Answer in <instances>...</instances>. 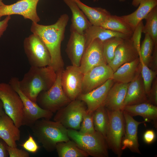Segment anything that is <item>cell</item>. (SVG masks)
Returning a JSON list of instances; mask_svg holds the SVG:
<instances>
[{
    "instance_id": "1",
    "label": "cell",
    "mask_w": 157,
    "mask_h": 157,
    "mask_svg": "<svg viewBox=\"0 0 157 157\" xmlns=\"http://www.w3.org/2000/svg\"><path fill=\"white\" fill-rule=\"evenodd\" d=\"M69 19L68 15L64 14L61 15L53 24L44 25L32 22L31 26V31L40 38L47 48L51 58L49 66L55 72L63 69L61 46Z\"/></svg>"
},
{
    "instance_id": "2",
    "label": "cell",
    "mask_w": 157,
    "mask_h": 157,
    "mask_svg": "<svg viewBox=\"0 0 157 157\" xmlns=\"http://www.w3.org/2000/svg\"><path fill=\"white\" fill-rule=\"evenodd\" d=\"M56 72L49 66L31 67L19 81V86L22 93L32 101L37 103L39 94L49 89L54 83Z\"/></svg>"
},
{
    "instance_id": "3",
    "label": "cell",
    "mask_w": 157,
    "mask_h": 157,
    "mask_svg": "<svg viewBox=\"0 0 157 157\" xmlns=\"http://www.w3.org/2000/svg\"><path fill=\"white\" fill-rule=\"evenodd\" d=\"M30 127L38 142L48 152L54 151L58 143L70 140L67 129L58 122L41 119Z\"/></svg>"
},
{
    "instance_id": "4",
    "label": "cell",
    "mask_w": 157,
    "mask_h": 157,
    "mask_svg": "<svg viewBox=\"0 0 157 157\" xmlns=\"http://www.w3.org/2000/svg\"><path fill=\"white\" fill-rule=\"evenodd\" d=\"M69 138L89 156L93 157H107L108 148L105 138L95 131L91 133H82L78 131L67 129Z\"/></svg>"
},
{
    "instance_id": "5",
    "label": "cell",
    "mask_w": 157,
    "mask_h": 157,
    "mask_svg": "<svg viewBox=\"0 0 157 157\" xmlns=\"http://www.w3.org/2000/svg\"><path fill=\"white\" fill-rule=\"evenodd\" d=\"M63 70L61 69L56 72V79L52 85L47 90L41 92L37 99V103L41 107L53 113L71 101L62 87L61 75Z\"/></svg>"
},
{
    "instance_id": "6",
    "label": "cell",
    "mask_w": 157,
    "mask_h": 157,
    "mask_svg": "<svg viewBox=\"0 0 157 157\" xmlns=\"http://www.w3.org/2000/svg\"><path fill=\"white\" fill-rule=\"evenodd\" d=\"M106 109L108 123L106 139L108 148L118 157H120L122 151V142L125 129V122L123 111Z\"/></svg>"
},
{
    "instance_id": "7",
    "label": "cell",
    "mask_w": 157,
    "mask_h": 157,
    "mask_svg": "<svg viewBox=\"0 0 157 157\" xmlns=\"http://www.w3.org/2000/svg\"><path fill=\"white\" fill-rule=\"evenodd\" d=\"M19 80L17 77L11 78L9 83L18 93L23 102V108L22 126L30 127L36 121L41 119H50L53 113L41 107L26 97L22 92L19 86Z\"/></svg>"
},
{
    "instance_id": "8",
    "label": "cell",
    "mask_w": 157,
    "mask_h": 157,
    "mask_svg": "<svg viewBox=\"0 0 157 157\" xmlns=\"http://www.w3.org/2000/svg\"><path fill=\"white\" fill-rule=\"evenodd\" d=\"M24 52L31 67L50 66L51 58L49 51L40 38L32 33L24 41Z\"/></svg>"
},
{
    "instance_id": "9",
    "label": "cell",
    "mask_w": 157,
    "mask_h": 157,
    "mask_svg": "<svg viewBox=\"0 0 157 157\" xmlns=\"http://www.w3.org/2000/svg\"><path fill=\"white\" fill-rule=\"evenodd\" d=\"M0 100L5 113L19 128L22 126L23 104L18 93L9 83H0Z\"/></svg>"
},
{
    "instance_id": "10",
    "label": "cell",
    "mask_w": 157,
    "mask_h": 157,
    "mask_svg": "<svg viewBox=\"0 0 157 157\" xmlns=\"http://www.w3.org/2000/svg\"><path fill=\"white\" fill-rule=\"evenodd\" d=\"M86 109L85 103L76 99L58 110L53 120L60 123L67 129L79 130L83 115Z\"/></svg>"
},
{
    "instance_id": "11",
    "label": "cell",
    "mask_w": 157,
    "mask_h": 157,
    "mask_svg": "<svg viewBox=\"0 0 157 157\" xmlns=\"http://www.w3.org/2000/svg\"><path fill=\"white\" fill-rule=\"evenodd\" d=\"M83 74L79 67L72 65L63 70L61 83L64 92L71 101L81 94Z\"/></svg>"
},
{
    "instance_id": "12",
    "label": "cell",
    "mask_w": 157,
    "mask_h": 157,
    "mask_svg": "<svg viewBox=\"0 0 157 157\" xmlns=\"http://www.w3.org/2000/svg\"><path fill=\"white\" fill-rule=\"evenodd\" d=\"M39 0H20L10 5L4 4L0 7V18L3 16L18 15L25 19L38 23L40 20L37 12V6Z\"/></svg>"
},
{
    "instance_id": "13",
    "label": "cell",
    "mask_w": 157,
    "mask_h": 157,
    "mask_svg": "<svg viewBox=\"0 0 157 157\" xmlns=\"http://www.w3.org/2000/svg\"><path fill=\"white\" fill-rule=\"evenodd\" d=\"M114 72L108 64L96 66L83 74L81 94L88 93L112 79Z\"/></svg>"
},
{
    "instance_id": "14",
    "label": "cell",
    "mask_w": 157,
    "mask_h": 157,
    "mask_svg": "<svg viewBox=\"0 0 157 157\" xmlns=\"http://www.w3.org/2000/svg\"><path fill=\"white\" fill-rule=\"evenodd\" d=\"M102 42L96 39L85 49L79 66L83 74L96 66L107 64L103 53Z\"/></svg>"
},
{
    "instance_id": "15",
    "label": "cell",
    "mask_w": 157,
    "mask_h": 157,
    "mask_svg": "<svg viewBox=\"0 0 157 157\" xmlns=\"http://www.w3.org/2000/svg\"><path fill=\"white\" fill-rule=\"evenodd\" d=\"M115 82L113 79L108 80L101 85L85 94H81L77 99L84 102L87 110L93 112L103 105L108 91Z\"/></svg>"
},
{
    "instance_id": "16",
    "label": "cell",
    "mask_w": 157,
    "mask_h": 157,
    "mask_svg": "<svg viewBox=\"0 0 157 157\" xmlns=\"http://www.w3.org/2000/svg\"><path fill=\"white\" fill-rule=\"evenodd\" d=\"M131 37L124 39L117 46L113 59L108 64L114 72L122 65L139 57V53Z\"/></svg>"
},
{
    "instance_id": "17",
    "label": "cell",
    "mask_w": 157,
    "mask_h": 157,
    "mask_svg": "<svg viewBox=\"0 0 157 157\" xmlns=\"http://www.w3.org/2000/svg\"><path fill=\"white\" fill-rule=\"evenodd\" d=\"M122 111L125 122V129L122 142V149L123 150L128 148L133 152L140 154L138 137V127L140 124L146 122L137 121L128 113Z\"/></svg>"
},
{
    "instance_id": "18",
    "label": "cell",
    "mask_w": 157,
    "mask_h": 157,
    "mask_svg": "<svg viewBox=\"0 0 157 157\" xmlns=\"http://www.w3.org/2000/svg\"><path fill=\"white\" fill-rule=\"evenodd\" d=\"M70 32L66 52L72 65L79 67L85 49V36L74 31Z\"/></svg>"
},
{
    "instance_id": "19",
    "label": "cell",
    "mask_w": 157,
    "mask_h": 157,
    "mask_svg": "<svg viewBox=\"0 0 157 157\" xmlns=\"http://www.w3.org/2000/svg\"><path fill=\"white\" fill-rule=\"evenodd\" d=\"M129 83L115 82L109 90L103 105L110 110H122Z\"/></svg>"
},
{
    "instance_id": "20",
    "label": "cell",
    "mask_w": 157,
    "mask_h": 157,
    "mask_svg": "<svg viewBox=\"0 0 157 157\" xmlns=\"http://www.w3.org/2000/svg\"><path fill=\"white\" fill-rule=\"evenodd\" d=\"M144 102H149L140 72L135 78L129 83L124 101V107Z\"/></svg>"
},
{
    "instance_id": "21",
    "label": "cell",
    "mask_w": 157,
    "mask_h": 157,
    "mask_svg": "<svg viewBox=\"0 0 157 157\" xmlns=\"http://www.w3.org/2000/svg\"><path fill=\"white\" fill-rule=\"evenodd\" d=\"M0 138L10 147H17L20 131L12 119L5 113L0 117Z\"/></svg>"
},
{
    "instance_id": "22",
    "label": "cell",
    "mask_w": 157,
    "mask_h": 157,
    "mask_svg": "<svg viewBox=\"0 0 157 157\" xmlns=\"http://www.w3.org/2000/svg\"><path fill=\"white\" fill-rule=\"evenodd\" d=\"M139 57L134 60L124 64L113 74L112 79L115 82L129 83L132 81L141 71Z\"/></svg>"
},
{
    "instance_id": "23",
    "label": "cell",
    "mask_w": 157,
    "mask_h": 157,
    "mask_svg": "<svg viewBox=\"0 0 157 157\" xmlns=\"http://www.w3.org/2000/svg\"><path fill=\"white\" fill-rule=\"evenodd\" d=\"M70 9L72 13L70 31L84 34L92 25L76 3L73 0H63Z\"/></svg>"
},
{
    "instance_id": "24",
    "label": "cell",
    "mask_w": 157,
    "mask_h": 157,
    "mask_svg": "<svg viewBox=\"0 0 157 157\" xmlns=\"http://www.w3.org/2000/svg\"><path fill=\"white\" fill-rule=\"evenodd\" d=\"M156 6L157 0H144L134 12L120 17L134 31L139 23L144 19L152 9Z\"/></svg>"
},
{
    "instance_id": "25",
    "label": "cell",
    "mask_w": 157,
    "mask_h": 157,
    "mask_svg": "<svg viewBox=\"0 0 157 157\" xmlns=\"http://www.w3.org/2000/svg\"><path fill=\"white\" fill-rule=\"evenodd\" d=\"M122 110L132 117L141 116L146 122L152 121L156 123L157 121V106L149 102L126 106L124 107Z\"/></svg>"
},
{
    "instance_id": "26",
    "label": "cell",
    "mask_w": 157,
    "mask_h": 157,
    "mask_svg": "<svg viewBox=\"0 0 157 157\" xmlns=\"http://www.w3.org/2000/svg\"><path fill=\"white\" fill-rule=\"evenodd\" d=\"M84 35L85 39V49L96 39H98L103 42L113 37H118L124 39L131 36L105 28L101 26L94 25L90 26L86 31Z\"/></svg>"
},
{
    "instance_id": "27",
    "label": "cell",
    "mask_w": 157,
    "mask_h": 157,
    "mask_svg": "<svg viewBox=\"0 0 157 157\" xmlns=\"http://www.w3.org/2000/svg\"><path fill=\"white\" fill-rule=\"evenodd\" d=\"M77 4L92 25L101 26L111 15L105 8L89 6L80 0H73Z\"/></svg>"
},
{
    "instance_id": "28",
    "label": "cell",
    "mask_w": 157,
    "mask_h": 157,
    "mask_svg": "<svg viewBox=\"0 0 157 157\" xmlns=\"http://www.w3.org/2000/svg\"><path fill=\"white\" fill-rule=\"evenodd\" d=\"M56 149L59 157H87L89 156L72 140L58 143Z\"/></svg>"
},
{
    "instance_id": "29",
    "label": "cell",
    "mask_w": 157,
    "mask_h": 157,
    "mask_svg": "<svg viewBox=\"0 0 157 157\" xmlns=\"http://www.w3.org/2000/svg\"><path fill=\"white\" fill-rule=\"evenodd\" d=\"M101 26L105 28L131 36L134 30L120 16L110 15Z\"/></svg>"
},
{
    "instance_id": "30",
    "label": "cell",
    "mask_w": 157,
    "mask_h": 157,
    "mask_svg": "<svg viewBox=\"0 0 157 157\" xmlns=\"http://www.w3.org/2000/svg\"><path fill=\"white\" fill-rule=\"evenodd\" d=\"M93 121L96 131L106 138L108 123V117L106 108L102 105L93 112Z\"/></svg>"
},
{
    "instance_id": "31",
    "label": "cell",
    "mask_w": 157,
    "mask_h": 157,
    "mask_svg": "<svg viewBox=\"0 0 157 157\" xmlns=\"http://www.w3.org/2000/svg\"><path fill=\"white\" fill-rule=\"evenodd\" d=\"M144 19L146 22L142 33L149 34L154 45H157V6L152 9Z\"/></svg>"
},
{
    "instance_id": "32",
    "label": "cell",
    "mask_w": 157,
    "mask_h": 157,
    "mask_svg": "<svg viewBox=\"0 0 157 157\" xmlns=\"http://www.w3.org/2000/svg\"><path fill=\"white\" fill-rule=\"evenodd\" d=\"M123 40L120 38L114 37L106 40L102 42L103 53L107 64L113 59L116 48Z\"/></svg>"
},
{
    "instance_id": "33",
    "label": "cell",
    "mask_w": 157,
    "mask_h": 157,
    "mask_svg": "<svg viewBox=\"0 0 157 157\" xmlns=\"http://www.w3.org/2000/svg\"><path fill=\"white\" fill-rule=\"evenodd\" d=\"M154 44L149 35L145 34L144 39L140 46L139 57L148 66L153 51Z\"/></svg>"
},
{
    "instance_id": "34",
    "label": "cell",
    "mask_w": 157,
    "mask_h": 157,
    "mask_svg": "<svg viewBox=\"0 0 157 157\" xmlns=\"http://www.w3.org/2000/svg\"><path fill=\"white\" fill-rule=\"evenodd\" d=\"M140 59L141 66V73L145 91L147 95L150 91L153 81L156 77L157 72L150 69L140 58Z\"/></svg>"
},
{
    "instance_id": "35",
    "label": "cell",
    "mask_w": 157,
    "mask_h": 157,
    "mask_svg": "<svg viewBox=\"0 0 157 157\" xmlns=\"http://www.w3.org/2000/svg\"><path fill=\"white\" fill-rule=\"evenodd\" d=\"M93 113L88 112L87 110L85 112L79 132L85 133H92L96 131L93 123Z\"/></svg>"
},
{
    "instance_id": "36",
    "label": "cell",
    "mask_w": 157,
    "mask_h": 157,
    "mask_svg": "<svg viewBox=\"0 0 157 157\" xmlns=\"http://www.w3.org/2000/svg\"><path fill=\"white\" fill-rule=\"evenodd\" d=\"M142 21L140 22L135 29L131 37L133 44L137 50L139 55L140 49V42L142 29L144 26Z\"/></svg>"
},
{
    "instance_id": "37",
    "label": "cell",
    "mask_w": 157,
    "mask_h": 157,
    "mask_svg": "<svg viewBox=\"0 0 157 157\" xmlns=\"http://www.w3.org/2000/svg\"><path fill=\"white\" fill-rule=\"evenodd\" d=\"M20 145L26 151L32 153H36L39 149V146L30 134L27 140Z\"/></svg>"
},
{
    "instance_id": "38",
    "label": "cell",
    "mask_w": 157,
    "mask_h": 157,
    "mask_svg": "<svg viewBox=\"0 0 157 157\" xmlns=\"http://www.w3.org/2000/svg\"><path fill=\"white\" fill-rule=\"evenodd\" d=\"M149 102L156 106L157 105V78L154 79L149 93L147 95Z\"/></svg>"
},
{
    "instance_id": "39",
    "label": "cell",
    "mask_w": 157,
    "mask_h": 157,
    "mask_svg": "<svg viewBox=\"0 0 157 157\" xmlns=\"http://www.w3.org/2000/svg\"><path fill=\"white\" fill-rule=\"evenodd\" d=\"M7 151L10 157H29V154L27 151L8 146Z\"/></svg>"
},
{
    "instance_id": "40",
    "label": "cell",
    "mask_w": 157,
    "mask_h": 157,
    "mask_svg": "<svg viewBox=\"0 0 157 157\" xmlns=\"http://www.w3.org/2000/svg\"><path fill=\"white\" fill-rule=\"evenodd\" d=\"M148 66L152 70L157 72V45H154L152 55Z\"/></svg>"
},
{
    "instance_id": "41",
    "label": "cell",
    "mask_w": 157,
    "mask_h": 157,
    "mask_svg": "<svg viewBox=\"0 0 157 157\" xmlns=\"http://www.w3.org/2000/svg\"><path fill=\"white\" fill-rule=\"evenodd\" d=\"M156 134L154 131L152 130H147L144 133L143 139L144 142L147 144L153 143L156 138Z\"/></svg>"
},
{
    "instance_id": "42",
    "label": "cell",
    "mask_w": 157,
    "mask_h": 157,
    "mask_svg": "<svg viewBox=\"0 0 157 157\" xmlns=\"http://www.w3.org/2000/svg\"><path fill=\"white\" fill-rule=\"evenodd\" d=\"M8 146L6 142L0 138V157L9 156L7 149Z\"/></svg>"
},
{
    "instance_id": "43",
    "label": "cell",
    "mask_w": 157,
    "mask_h": 157,
    "mask_svg": "<svg viewBox=\"0 0 157 157\" xmlns=\"http://www.w3.org/2000/svg\"><path fill=\"white\" fill-rule=\"evenodd\" d=\"M11 19L10 15L7 16L3 20L0 21V38L6 30L9 21Z\"/></svg>"
},
{
    "instance_id": "44",
    "label": "cell",
    "mask_w": 157,
    "mask_h": 157,
    "mask_svg": "<svg viewBox=\"0 0 157 157\" xmlns=\"http://www.w3.org/2000/svg\"><path fill=\"white\" fill-rule=\"evenodd\" d=\"M144 0H133L132 5L134 7L138 6L140 3Z\"/></svg>"
},
{
    "instance_id": "45",
    "label": "cell",
    "mask_w": 157,
    "mask_h": 157,
    "mask_svg": "<svg viewBox=\"0 0 157 157\" xmlns=\"http://www.w3.org/2000/svg\"><path fill=\"white\" fill-rule=\"evenodd\" d=\"M5 113L1 101L0 100V117Z\"/></svg>"
},
{
    "instance_id": "46",
    "label": "cell",
    "mask_w": 157,
    "mask_h": 157,
    "mask_svg": "<svg viewBox=\"0 0 157 157\" xmlns=\"http://www.w3.org/2000/svg\"><path fill=\"white\" fill-rule=\"evenodd\" d=\"M4 4L2 1V0H0V7L2 6Z\"/></svg>"
},
{
    "instance_id": "47",
    "label": "cell",
    "mask_w": 157,
    "mask_h": 157,
    "mask_svg": "<svg viewBox=\"0 0 157 157\" xmlns=\"http://www.w3.org/2000/svg\"><path fill=\"white\" fill-rule=\"evenodd\" d=\"M98 0H93V1L94 2L96 1H97ZM125 1V0H119V1L121 2H123Z\"/></svg>"
}]
</instances>
